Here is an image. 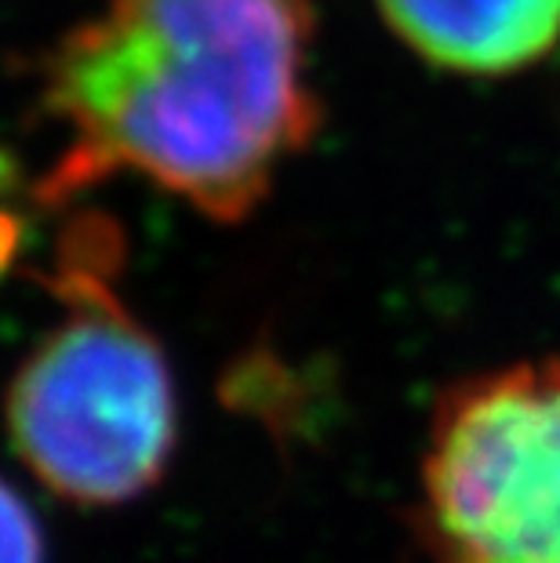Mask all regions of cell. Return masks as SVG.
I'll return each instance as SVG.
<instances>
[{"mask_svg": "<svg viewBox=\"0 0 560 563\" xmlns=\"http://www.w3.org/2000/svg\"><path fill=\"white\" fill-rule=\"evenodd\" d=\"M389 30L448 74L506 77L560 41V0H378Z\"/></svg>", "mask_w": 560, "mask_h": 563, "instance_id": "4", "label": "cell"}, {"mask_svg": "<svg viewBox=\"0 0 560 563\" xmlns=\"http://www.w3.org/2000/svg\"><path fill=\"white\" fill-rule=\"evenodd\" d=\"M0 563H44V534L15 487L0 481Z\"/></svg>", "mask_w": 560, "mask_h": 563, "instance_id": "5", "label": "cell"}, {"mask_svg": "<svg viewBox=\"0 0 560 563\" xmlns=\"http://www.w3.org/2000/svg\"><path fill=\"white\" fill-rule=\"evenodd\" d=\"M314 0H106L44 66L63 153L41 183L69 200L146 178L241 222L317 124Z\"/></svg>", "mask_w": 560, "mask_h": 563, "instance_id": "1", "label": "cell"}, {"mask_svg": "<svg viewBox=\"0 0 560 563\" xmlns=\"http://www.w3.org/2000/svg\"><path fill=\"white\" fill-rule=\"evenodd\" d=\"M117 241L80 225L47 277L63 317L8 389V437L44 487L80 506H121L164 476L175 386L153 334L113 291Z\"/></svg>", "mask_w": 560, "mask_h": 563, "instance_id": "2", "label": "cell"}, {"mask_svg": "<svg viewBox=\"0 0 560 563\" xmlns=\"http://www.w3.org/2000/svg\"><path fill=\"white\" fill-rule=\"evenodd\" d=\"M422 527L433 563H560V361L481 375L444 400Z\"/></svg>", "mask_w": 560, "mask_h": 563, "instance_id": "3", "label": "cell"}]
</instances>
